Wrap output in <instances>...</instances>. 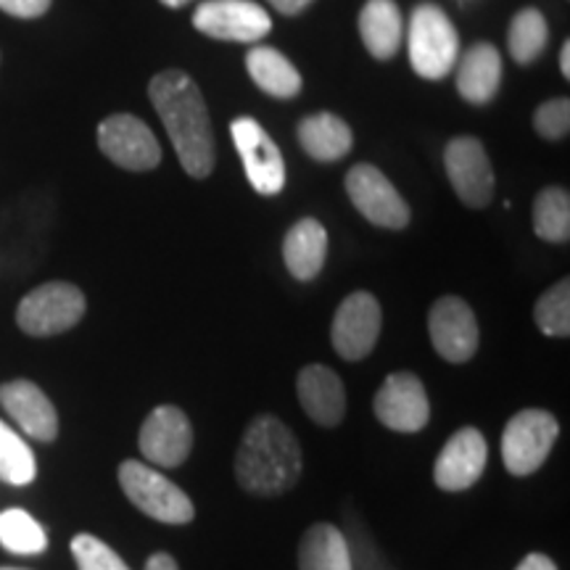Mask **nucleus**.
<instances>
[{"label":"nucleus","mask_w":570,"mask_h":570,"mask_svg":"<svg viewBox=\"0 0 570 570\" xmlns=\"http://www.w3.org/2000/svg\"><path fill=\"white\" fill-rule=\"evenodd\" d=\"M148 96L185 173L196 180L209 177L217 154H214L212 119L198 85L185 71L167 69L148 85Z\"/></svg>","instance_id":"1"},{"label":"nucleus","mask_w":570,"mask_h":570,"mask_svg":"<svg viewBox=\"0 0 570 570\" xmlns=\"http://www.w3.org/2000/svg\"><path fill=\"white\" fill-rule=\"evenodd\" d=\"M302 446L275 415H259L246 428L235 454V479L254 497H281L302 475Z\"/></svg>","instance_id":"2"},{"label":"nucleus","mask_w":570,"mask_h":570,"mask_svg":"<svg viewBox=\"0 0 570 570\" xmlns=\"http://www.w3.org/2000/svg\"><path fill=\"white\" fill-rule=\"evenodd\" d=\"M407 46L412 69L423 80H444L460 56V35L436 3H420L412 11Z\"/></svg>","instance_id":"3"},{"label":"nucleus","mask_w":570,"mask_h":570,"mask_svg":"<svg viewBox=\"0 0 570 570\" xmlns=\"http://www.w3.org/2000/svg\"><path fill=\"white\" fill-rule=\"evenodd\" d=\"M119 487L142 515L167 525H185L196 515L194 502L180 487L164 479L159 470L142 465L138 460H125L119 465Z\"/></svg>","instance_id":"4"},{"label":"nucleus","mask_w":570,"mask_h":570,"mask_svg":"<svg viewBox=\"0 0 570 570\" xmlns=\"http://www.w3.org/2000/svg\"><path fill=\"white\" fill-rule=\"evenodd\" d=\"M85 294L71 283H46L21 298L17 323L27 336L48 338L67 333L85 315Z\"/></svg>","instance_id":"5"},{"label":"nucleus","mask_w":570,"mask_h":570,"mask_svg":"<svg viewBox=\"0 0 570 570\" xmlns=\"http://www.w3.org/2000/svg\"><path fill=\"white\" fill-rule=\"evenodd\" d=\"M560 436V423L544 410H523L502 433V460L508 473L531 475L550 458Z\"/></svg>","instance_id":"6"},{"label":"nucleus","mask_w":570,"mask_h":570,"mask_svg":"<svg viewBox=\"0 0 570 570\" xmlns=\"http://www.w3.org/2000/svg\"><path fill=\"white\" fill-rule=\"evenodd\" d=\"M230 135L244 161L246 177L259 196H277L285 188V161L269 132L252 117L233 119Z\"/></svg>","instance_id":"7"},{"label":"nucleus","mask_w":570,"mask_h":570,"mask_svg":"<svg viewBox=\"0 0 570 570\" xmlns=\"http://www.w3.org/2000/svg\"><path fill=\"white\" fill-rule=\"evenodd\" d=\"M346 194L356 212L377 227L402 230L410 223V206L391 180L373 164H356L346 175Z\"/></svg>","instance_id":"8"},{"label":"nucleus","mask_w":570,"mask_h":570,"mask_svg":"<svg viewBox=\"0 0 570 570\" xmlns=\"http://www.w3.org/2000/svg\"><path fill=\"white\" fill-rule=\"evenodd\" d=\"M98 148L130 173H148L159 167L161 146L142 119L132 114H114L98 125Z\"/></svg>","instance_id":"9"},{"label":"nucleus","mask_w":570,"mask_h":570,"mask_svg":"<svg viewBox=\"0 0 570 570\" xmlns=\"http://www.w3.org/2000/svg\"><path fill=\"white\" fill-rule=\"evenodd\" d=\"M428 333L436 352L452 365L473 360L479 352L481 333L479 320L465 298L460 296H441L428 312Z\"/></svg>","instance_id":"10"},{"label":"nucleus","mask_w":570,"mask_h":570,"mask_svg":"<svg viewBox=\"0 0 570 570\" xmlns=\"http://www.w3.org/2000/svg\"><path fill=\"white\" fill-rule=\"evenodd\" d=\"M194 27L212 40L254 42L273 30V19L252 0H204L194 13Z\"/></svg>","instance_id":"11"},{"label":"nucleus","mask_w":570,"mask_h":570,"mask_svg":"<svg viewBox=\"0 0 570 570\" xmlns=\"http://www.w3.org/2000/svg\"><path fill=\"white\" fill-rule=\"evenodd\" d=\"M381 304L367 291L348 294L336 309L331 327L333 348L348 362H360L373 352L381 336Z\"/></svg>","instance_id":"12"},{"label":"nucleus","mask_w":570,"mask_h":570,"mask_svg":"<svg viewBox=\"0 0 570 570\" xmlns=\"http://www.w3.org/2000/svg\"><path fill=\"white\" fill-rule=\"evenodd\" d=\"M444 167L454 194L470 209H483L494 198V169H491V161L479 138L462 135V138L449 142Z\"/></svg>","instance_id":"13"},{"label":"nucleus","mask_w":570,"mask_h":570,"mask_svg":"<svg viewBox=\"0 0 570 570\" xmlns=\"http://www.w3.org/2000/svg\"><path fill=\"white\" fill-rule=\"evenodd\" d=\"M142 458L159 468H180L194 449V428L188 415L175 404H161L140 428Z\"/></svg>","instance_id":"14"},{"label":"nucleus","mask_w":570,"mask_h":570,"mask_svg":"<svg viewBox=\"0 0 570 570\" xmlns=\"http://www.w3.org/2000/svg\"><path fill=\"white\" fill-rule=\"evenodd\" d=\"M375 417L396 433H417L431 420L423 381L412 373H394L383 381L373 402Z\"/></svg>","instance_id":"15"},{"label":"nucleus","mask_w":570,"mask_h":570,"mask_svg":"<svg viewBox=\"0 0 570 570\" xmlns=\"http://www.w3.org/2000/svg\"><path fill=\"white\" fill-rule=\"evenodd\" d=\"M487 460L489 446L483 433L475 428H460L441 449L436 468H433V481L444 491H465L481 479Z\"/></svg>","instance_id":"16"},{"label":"nucleus","mask_w":570,"mask_h":570,"mask_svg":"<svg viewBox=\"0 0 570 570\" xmlns=\"http://www.w3.org/2000/svg\"><path fill=\"white\" fill-rule=\"evenodd\" d=\"M0 404L35 441L51 444L59 436V415L53 402L32 381H9L0 386Z\"/></svg>","instance_id":"17"},{"label":"nucleus","mask_w":570,"mask_h":570,"mask_svg":"<svg viewBox=\"0 0 570 570\" xmlns=\"http://www.w3.org/2000/svg\"><path fill=\"white\" fill-rule=\"evenodd\" d=\"M302 410L323 428H336L346 415V389L336 370L306 365L296 381Z\"/></svg>","instance_id":"18"},{"label":"nucleus","mask_w":570,"mask_h":570,"mask_svg":"<svg viewBox=\"0 0 570 570\" xmlns=\"http://www.w3.org/2000/svg\"><path fill=\"white\" fill-rule=\"evenodd\" d=\"M327 259V230L317 219L304 217L285 233L283 262L296 281H315Z\"/></svg>","instance_id":"19"},{"label":"nucleus","mask_w":570,"mask_h":570,"mask_svg":"<svg viewBox=\"0 0 570 570\" xmlns=\"http://www.w3.org/2000/svg\"><path fill=\"white\" fill-rule=\"evenodd\" d=\"M502 82V56L491 42H475L458 67V90L468 104L483 106L497 96Z\"/></svg>","instance_id":"20"},{"label":"nucleus","mask_w":570,"mask_h":570,"mask_svg":"<svg viewBox=\"0 0 570 570\" xmlns=\"http://www.w3.org/2000/svg\"><path fill=\"white\" fill-rule=\"evenodd\" d=\"M360 35L367 53L389 61L402 46L404 21L394 0H367L360 11Z\"/></svg>","instance_id":"21"},{"label":"nucleus","mask_w":570,"mask_h":570,"mask_svg":"<svg viewBox=\"0 0 570 570\" xmlns=\"http://www.w3.org/2000/svg\"><path fill=\"white\" fill-rule=\"evenodd\" d=\"M298 142L315 161H338L352 151L354 135L344 119L331 111L312 114L298 125Z\"/></svg>","instance_id":"22"},{"label":"nucleus","mask_w":570,"mask_h":570,"mask_svg":"<svg viewBox=\"0 0 570 570\" xmlns=\"http://www.w3.org/2000/svg\"><path fill=\"white\" fill-rule=\"evenodd\" d=\"M246 69L256 82V88L265 90L273 98H296L302 92V75L281 51L269 46H256L246 56Z\"/></svg>","instance_id":"23"},{"label":"nucleus","mask_w":570,"mask_h":570,"mask_svg":"<svg viewBox=\"0 0 570 570\" xmlns=\"http://www.w3.org/2000/svg\"><path fill=\"white\" fill-rule=\"evenodd\" d=\"M298 570H352V552L341 529L315 523L298 544Z\"/></svg>","instance_id":"24"},{"label":"nucleus","mask_w":570,"mask_h":570,"mask_svg":"<svg viewBox=\"0 0 570 570\" xmlns=\"http://www.w3.org/2000/svg\"><path fill=\"white\" fill-rule=\"evenodd\" d=\"M533 233L550 244L570 238V196L566 188H544L533 202Z\"/></svg>","instance_id":"25"},{"label":"nucleus","mask_w":570,"mask_h":570,"mask_svg":"<svg viewBox=\"0 0 570 570\" xmlns=\"http://www.w3.org/2000/svg\"><path fill=\"white\" fill-rule=\"evenodd\" d=\"M0 544L13 554H40L48 547V533L30 512L11 508L0 512Z\"/></svg>","instance_id":"26"},{"label":"nucleus","mask_w":570,"mask_h":570,"mask_svg":"<svg viewBox=\"0 0 570 570\" xmlns=\"http://www.w3.org/2000/svg\"><path fill=\"white\" fill-rule=\"evenodd\" d=\"M547 21L541 17L539 9H523L518 11L510 21L508 32V48L510 56L518 63L537 61L547 46Z\"/></svg>","instance_id":"27"},{"label":"nucleus","mask_w":570,"mask_h":570,"mask_svg":"<svg viewBox=\"0 0 570 570\" xmlns=\"http://www.w3.org/2000/svg\"><path fill=\"white\" fill-rule=\"evenodd\" d=\"M38 475L32 449L0 420V481L11 487H27Z\"/></svg>","instance_id":"28"},{"label":"nucleus","mask_w":570,"mask_h":570,"mask_svg":"<svg viewBox=\"0 0 570 570\" xmlns=\"http://www.w3.org/2000/svg\"><path fill=\"white\" fill-rule=\"evenodd\" d=\"M533 323L544 336L568 338L570 333V281L554 283L533 306Z\"/></svg>","instance_id":"29"},{"label":"nucleus","mask_w":570,"mask_h":570,"mask_svg":"<svg viewBox=\"0 0 570 570\" xmlns=\"http://www.w3.org/2000/svg\"><path fill=\"white\" fill-rule=\"evenodd\" d=\"M71 554H75L80 570H130L106 541L92 537V533H80V537L71 539Z\"/></svg>","instance_id":"30"},{"label":"nucleus","mask_w":570,"mask_h":570,"mask_svg":"<svg viewBox=\"0 0 570 570\" xmlns=\"http://www.w3.org/2000/svg\"><path fill=\"white\" fill-rule=\"evenodd\" d=\"M533 130L547 140H560L570 132V101L568 98H552L541 104L533 114Z\"/></svg>","instance_id":"31"},{"label":"nucleus","mask_w":570,"mask_h":570,"mask_svg":"<svg viewBox=\"0 0 570 570\" xmlns=\"http://www.w3.org/2000/svg\"><path fill=\"white\" fill-rule=\"evenodd\" d=\"M51 9V0H0V11L17 19H38Z\"/></svg>","instance_id":"32"},{"label":"nucleus","mask_w":570,"mask_h":570,"mask_svg":"<svg viewBox=\"0 0 570 570\" xmlns=\"http://www.w3.org/2000/svg\"><path fill=\"white\" fill-rule=\"evenodd\" d=\"M269 6H273L275 11L285 13V17H296V13H302L306 6H312V0H267Z\"/></svg>","instance_id":"33"},{"label":"nucleus","mask_w":570,"mask_h":570,"mask_svg":"<svg viewBox=\"0 0 570 570\" xmlns=\"http://www.w3.org/2000/svg\"><path fill=\"white\" fill-rule=\"evenodd\" d=\"M515 570H558V566H554V562H552L550 558H547V554L533 552V554H529V558H525L523 562H520V566H518Z\"/></svg>","instance_id":"34"},{"label":"nucleus","mask_w":570,"mask_h":570,"mask_svg":"<svg viewBox=\"0 0 570 570\" xmlns=\"http://www.w3.org/2000/svg\"><path fill=\"white\" fill-rule=\"evenodd\" d=\"M146 570H180V568H177V562H175L173 554L156 552V554H151V558H148Z\"/></svg>","instance_id":"35"},{"label":"nucleus","mask_w":570,"mask_h":570,"mask_svg":"<svg viewBox=\"0 0 570 570\" xmlns=\"http://www.w3.org/2000/svg\"><path fill=\"white\" fill-rule=\"evenodd\" d=\"M560 69H562V75L570 77V40L562 42V51H560Z\"/></svg>","instance_id":"36"},{"label":"nucleus","mask_w":570,"mask_h":570,"mask_svg":"<svg viewBox=\"0 0 570 570\" xmlns=\"http://www.w3.org/2000/svg\"><path fill=\"white\" fill-rule=\"evenodd\" d=\"M164 6H169V9H180V6H188L190 0H161Z\"/></svg>","instance_id":"37"},{"label":"nucleus","mask_w":570,"mask_h":570,"mask_svg":"<svg viewBox=\"0 0 570 570\" xmlns=\"http://www.w3.org/2000/svg\"><path fill=\"white\" fill-rule=\"evenodd\" d=\"M0 570H21V568H0Z\"/></svg>","instance_id":"38"}]
</instances>
